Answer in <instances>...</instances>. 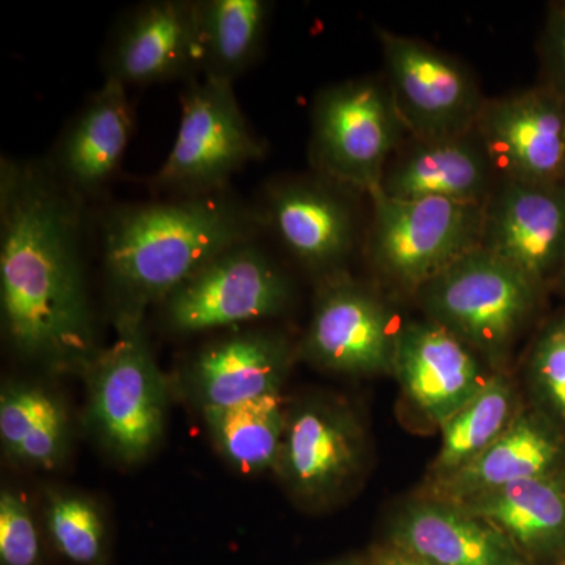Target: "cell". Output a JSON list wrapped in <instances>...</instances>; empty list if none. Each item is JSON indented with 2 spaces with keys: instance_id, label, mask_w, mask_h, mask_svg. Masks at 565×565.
Returning a JSON list of instances; mask_svg holds the SVG:
<instances>
[{
  "instance_id": "6da1fadb",
  "label": "cell",
  "mask_w": 565,
  "mask_h": 565,
  "mask_svg": "<svg viewBox=\"0 0 565 565\" xmlns=\"http://www.w3.org/2000/svg\"><path fill=\"white\" fill-rule=\"evenodd\" d=\"M82 200L46 162H0V311L21 359L85 374L98 345L84 256Z\"/></svg>"
},
{
  "instance_id": "7a4b0ae2",
  "label": "cell",
  "mask_w": 565,
  "mask_h": 565,
  "mask_svg": "<svg viewBox=\"0 0 565 565\" xmlns=\"http://www.w3.org/2000/svg\"><path fill=\"white\" fill-rule=\"evenodd\" d=\"M264 232L256 206L226 191L117 204L102 223L103 266L118 316H141L215 256Z\"/></svg>"
},
{
  "instance_id": "3957f363",
  "label": "cell",
  "mask_w": 565,
  "mask_h": 565,
  "mask_svg": "<svg viewBox=\"0 0 565 565\" xmlns=\"http://www.w3.org/2000/svg\"><path fill=\"white\" fill-rule=\"evenodd\" d=\"M542 288L478 247L415 292L426 319L444 327L501 373L537 310Z\"/></svg>"
},
{
  "instance_id": "277c9868",
  "label": "cell",
  "mask_w": 565,
  "mask_h": 565,
  "mask_svg": "<svg viewBox=\"0 0 565 565\" xmlns=\"http://www.w3.org/2000/svg\"><path fill=\"white\" fill-rule=\"evenodd\" d=\"M145 318H115L114 343L102 349L85 379L87 418L99 444L121 463L147 459L166 430V377L152 355Z\"/></svg>"
},
{
  "instance_id": "5b68a950",
  "label": "cell",
  "mask_w": 565,
  "mask_h": 565,
  "mask_svg": "<svg viewBox=\"0 0 565 565\" xmlns=\"http://www.w3.org/2000/svg\"><path fill=\"white\" fill-rule=\"evenodd\" d=\"M405 136L408 134L384 79L340 82L316 95L311 166L323 180L371 195L381 188L386 167Z\"/></svg>"
},
{
  "instance_id": "8992f818",
  "label": "cell",
  "mask_w": 565,
  "mask_h": 565,
  "mask_svg": "<svg viewBox=\"0 0 565 565\" xmlns=\"http://www.w3.org/2000/svg\"><path fill=\"white\" fill-rule=\"evenodd\" d=\"M370 196L367 258L394 288L415 294L481 244L484 204L394 200L381 191Z\"/></svg>"
},
{
  "instance_id": "52a82bcc",
  "label": "cell",
  "mask_w": 565,
  "mask_h": 565,
  "mask_svg": "<svg viewBox=\"0 0 565 565\" xmlns=\"http://www.w3.org/2000/svg\"><path fill=\"white\" fill-rule=\"evenodd\" d=\"M180 104L177 139L151 180L156 191L170 199L226 191L234 174L266 154V141L248 125L233 84L189 82Z\"/></svg>"
},
{
  "instance_id": "ba28073f",
  "label": "cell",
  "mask_w": 565,
  "mask_h": 565,
  "mask_svg": "<svg viewBox=\"0 0 565 565\" xmlns=\"http://www.w3.org/2000/svg\"><path fill=\"white\" fill-rule=\"evenodd\" d=\"M292 297L291 278L256 237L204 264L159 307L167 329L185 337L275 318Z\"/></svg>"
},
{
  "instance_id": "9c48e42d",
  "label": "cell",
  "mask_w": 565,
  "mask_h": 565,
  "mask_svg": "<svg viewBox=\"0 0 565 565\" xmlns=\"http://www.w3.org/2000/svg\"><path fill=\"white\" fill-rule=\"evenodd\" d=\"M370 462V441L352 408L332 397H307L286 415L277 471L303 508L326 509L360 486Z\"/></svg>"
},
{
  "instance_id": "30bf717a",
  "label": "cell",
  "mask_w": 565,
  "mask_h": 565,
  "mask_svg": "<svg viewBox=\"0 0 565 565\" xmlns=\"http://www.w3.org/2000/svg\"><path fill=\"white\" fill-rule=\"evenodd\" d=\"M385 84L408 137L429 140L475 129L487 102L462 62L426 41L377 31Z\"/></svg>"
},
{
  "instance_id": "8fae6325",
  "label": "cell",
  "mask_w": 565,
  "mask_h": 565,
  "mask_svg": "<svg viewBox=\"0 0 565 565\" xmlns=\"http://www.w3.org/2000/svg\"><path fill=\"white\" fill-rule=\"evenodd\" d=\"M401 327L381 294L343 270L322 278L300 351L332 373L393 374Z\"/></svg>"
},
{
  "instance_id": "7c38bea8",
  "label": "cell",
  "mask_w": 565,
  "mask_h": 565,
  "mask_svg": "<svg viewBox=\"0 0 565 565\" xmlns=\"http://www.w3.org/2000/svg\"><path fill=\"white\" fill-rule=\"evenodd\" d=\"M103 66L106 79L128 90L199 79V6L192 0H150L134 7L111 32Z\"/></svg>"
},
{
  "instance_id": "4fadbf2b",
  "label": "cell",
  "mask_w": 565,
  "mask_h": 565,
  "mask_svg": "<svg viewBox=\"0 0 565 565\" xmlns=\"http://www.w3.org/2000/svg\"><path fill=\"white\" fill-rule=\"evenodd\" d=\"M343 188L315 178H280L256 206L264 232L273 234L305 269L321 278L343 273L355 247V217Z\"/></svg>"
},
{
  "instance_id": "5bb4252c",
  "label": "cell",
  "mask_w": 565,
  "mask_h": 565,
  "mask_svg": "<svg viewBox=\"0 0 565 565\" xmlns=\"http://www.w3.org/2000/svg\"><path fill=\"white\" fill-rule=\"evenodd\" d=\"M479 247L541 288L557 280L565 258V184L498 180L484 203Z\"/></svg>"
},
{
  "instance_id": "9a60e30c",
  "label": "cell",
  "mask_w": 565,
  "mask_h": 565,
  "mask_svg": "<svg viewBox=\"0 0 565 565\" xmlns=\"http://www.w3.org/2000/svg\"><path fill=\"white\" fill-rule=\"evenodd\" d=\"M475 132L498 180L561 182L565 161V98L545 82L487 99Z\"/></svg>"
},
{
  "instance_id": "2e32d148",
  "label": "cell",
  "mask_w": 565,
  "mask_h": 565,
  "mask_svg": "<svg viewBox=\"0 0 565 565\" xmlns=\"http://www.w3.org/2000/svg\"><path fill=\"white\" fill-rule=\"evenodd\" d=\"M494 371L429 319L401 327L393 374L412 407L441 426L481 392Z\"/></svg>"
},
{
  "instance_id": "e0dca14e",
  "label": "cell",
  "mask_w": 565,
  "mask_h": 565,
  "mask_svg": "<svg viewBox=\"0 0 565 565\" xmlns=\"http://www.w3.org/2000/svg\"><path fill=\"white\" fill-rule=\"evenodd\" d=\"M134 106L129 90L104 79L76 111L47 161L51 172L85 202L106 191L120 170L132 139Z\"/></svg>"
},
{
  "instance_id": "ac0fdd59",
  "label": "cell",
  "mask_w": 565,
  "mask_h": 565,
  "mask_svg": "<svg viewBox=\"0 0 565 565\" xmlns=\"http://www.w3.org/2000/svg\"><path fill=\"white\" fill-rule=\"evenodd\" d=\"M282 334L263 329L234 330L196 352L185 384L202 412L281 394L292 363Z\"/></svg>"
},
{
  "instance_id": "d6986e66",
  "label": "cell",
  "mask_w": 565,
  "mask_h": 565,
  "mask_svg": "<svg viewBox=\"0 0 565 565\" xmlns=\"http://www.w3.org/2000/svg\"><path fill=\"white\" fill-rule=\"evenodd\" d=\"M497 182L492 162L473 129L444 139L408 137L386 167L377 191L394 200L484 204Z\"/></svg>"
},
{
  "instance_id": "ffe728a7",
  "label": "cell",
  "mask_w": 565,
  "mask_h": 565,
  "mask_svg": "<svg viewBox=\"0 0 565 565\" xmlns=\"http://www.w3.org/2000/svg\"><path fill=\"white\" fill-rule=\"evenodd\" d=\"M390 544L435 565H525L497 527L462 505L430 497L396 512Z\"/></svg>"
},
{
  "instance_id": "44dd1931",
  "label": "cell",
  "mask_w": 565,
  "mask_h": 565,
  "mask_svg": "<svg viewBox=\"0 0 565 565\" xmlns=\"http://www.w3.org/2000/svg\"><path fill=\"white\" fill-rule=\"evenodd\" d=\"M565 437L535 411H522L508 430L470 463L430 482L427 497L465 503L505 486L565 467Z\"/></svg>"
},
{
  "instance_id": "7402d4cb",
  "label": "cell",
  "mask_w": 565,
  "mask_h": 565,
  "mask_svg": "<svg viewBox=\"0 0 565 565\" xmlns=\"http://www.w3.org/2000/svg\"><path fill=\"white\" fill-rule=\"evenodd\" d=\"M459 505L497 527L520 555L565 544V467Z\"/></svg>"
},
{
  "instance_id": "603a6c76",
  "label": "cell",
  "mask_w": 565,
  "mask_h": 565,
  "mask_svg": "<svg viewBox=\"0 0 565 565\" xmlns=\"http://www.w3.org/2000/svg\"><path fill=\"white\" fill-rule=\"evenodd\" d=\"M0 440L14 462L41 470L57 468L70 448V419L61 399L32 382L3 384Z\"/></svg>"
},
{
  "instance_id": "cb8c5ba5",
  "label": "cell",
  "mask_w": 565,
  "mask_h": 565,
  "mask_svg": "<svg viewBox=\"0 0 565 565\" xmlns=\"http://www.w3.org/2000/svg\"><path fill=\"white\" fill-rule=\"evenodd\" d=\"M203 77L234 84L258 58L270 3L264 0H200Z\"/></svg>"
},
{
  "instance_id": "d4e9b609",
  "label": "cell",
  "mask_w": 565,
  "mask_h": 565,
  "mask_svg": "<svg viewBox=\"0 0 565 565\" xmlns=\"http://www.w3.org/2000/svg\"><path fill=\"white\" fill-rule=\"evenodd\" d=\"M203 415L212 441L226 462L244 473L275 470L288 415L281 394L211 408Z\"/></svg>"
},
{
  "instance_id": "484cf974",
  "label": "cell",
  "mask_w": 565,
  "mask_h": 565,
  "mask_svg": "<svg viewBox=\"0 0 565 565\" xmlns=\"http://www.w3.org/2000/svg\"><path fill=\"white\" fill-rule=\"evenodd\" d=\"M511 381L493 373L484 388L441 424L440 451L430 467V481L455 473L484 452L520 414Z\"/></svg>"
},
{
  "instance_id": "4316f807",
  "label": "cell",
  "mask_w": 565,
  "mask_h": 565,
  "mask_svg": "<svg viewBox=\"0 0 565 565\" xmlns=\"http://www.w3.org/2000/svg\"><path fill=\"white\" fill-rule=\"evenodd\" d=\"M44 522L52 545L70 563L102 565L106 561V525L90 498L70 490H51L44 504Z\"/></svg>"
},
{
  "instance_id": "83f0119b",
  "label": "cell",
  "mask_w": 565,
  "mask_h": 565,
  "mask_svg": "<svg viewBox=\"0 0 565 565\" xmlns=\"http://www.w3.org/2000/svg\"><path fill=\"white\" fill-rule=\"evenodd\" d=\"M526 379L533 411L565 437V311L550 319L535 337Z\"/></svg>"
},
{
  "instance_id": "f1b7e54d",
  "label": "cell",
  "mask_w": 565,
  "mask_h": 565,
  "mask_svg": "<svg viewBox=\"0 0 565 565\" xmlns=\"http://www.w3.org/2000/svg\"><path fill=\"white\" fill-rule=\"evenodd\" d=\"M39 527L20 493L2 489L0 493V564L39 565Z\"/></svg>"
},
{
  "instance_id": "f546056e",
  "label": "cell",
  "mask_w": 565,
  "mask_h": 565,
  "mask_svg": "<svg viewBox=\"0 0 565 565\" xmlns=\"http://www.w3.org/2000/svg\"><path fill=\"white\" fill-rule=\"evenodd\" d=\"M545 84L565 98V6L555 7L546 20L541 40Z\"/></svg>"
},
{
  "instance_id": "4dcf8cb0",
  "label": "cell",
  "mask_w": 565,
  "mask_h": 565,
  "mask_svg": "<svg viewBox=\"0 0 565 565\" xmlns=\"http://www.w3.org/2000/svg\"><path fill=\"white\" fill-rule=\"evenodd\" d=\"M367 565H435L392 544L373 550Z\"/></svg>"
},
{
  "instance_id": "1f68e13d",
  "label": "cell",
  "mask_w": 565,
  "mask_h": 565,
  "mask_svg": "<svg viewBox=\"0 0 565 565\" xmlns=\"http://www.w3.org/2000/svg\"><path fill=\"white\" fill-rule=\"evenodd\" d=\"M557 281L561 282V286L565 289V258L563 263V267H561L559 277H557Z\"/></svg>"
},
{
  "instance_id": "d6a6232c",
  "label": "cell",
  "mask_w": 565,
  "mask_h": 565,
  "mask_svg": "<svg viewBox=\"0 0 565 565\" xmlns=\"http://www.w3.org/2000/svg\"><path fill=\"white\" fill-rule=\"evenodd\" d=\"M333 565H359V564H353V563H340V564H333Z\"/></svg>"
},
{
  "instance_id": "836d02e7",
  "label": "cell",
  "mask_w": 565,
  "mask_h": 565,
  "mask_svg": "<svg viewBox=\"0 0 565 565\" xmlns=\"http://www.w3.org/2000/svg\"><path fill=\"white\" fill-rule=\"evenodd\" d=\"M563 182L565 184V161H564V170H563Z\"/></svg>"
}]
</instances>
